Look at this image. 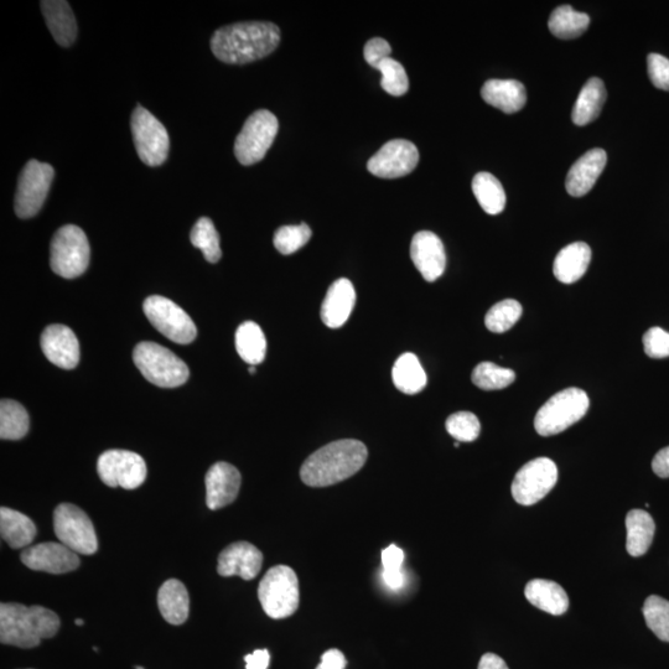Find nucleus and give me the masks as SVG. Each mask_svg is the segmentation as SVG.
<instances>
[{"label":"nucleus","instance_id":"1","mask_svg":"<svg viewBox=\"0 0 669 669\" xmlns=\"http://www.w3.org/2000/svg\"><path fill=\"white\" fill-rule=\"evenodd\" d=\"M280 43L276 24L247 22L227 25L215 31L212 53L222 62L245 65L271 55Z\"/></svg>","mask_w":669,"mask_h":669},{"label":"nucleus","instance_id":"2","mask_svg":"<svg viewBox=\"0 0 669 669\" xmlns=\"http://www.w3.org/2000/svg\"><path fill=\"white\" fill-rule=\"evenodd\" d=\"M367 456L366 445L359 440H337L311 454L300 469V477L310 487L336 485L359 473Z\"/></svg>","mask_w":669,"mask_h":669},{"label":"nucleus","instance_id":"3","mask_svg":"<svg viewBox=\"0 0 669 669\" xmlns=\"http://www.w3.org/2000/svg\"><path fill=\"white\" fill-rule=\"evenodd\" d=\"M60 619L44 606L17 603L0 605V641L3 645L34 648L60 630Z\"/></svg>","mask_w":669,"mask_h":669},{"label":"nucleus","instance_id":"4","mask_svg":"<svg viewBox=\"0 0 669 669\" xmlns=\"http://www.w3.org/2000/svg\"><path fill=\"white\" fill-rule=\"evenodd\" d=\"M133 360L145 380L155 386L175 388L189 380L186 363L157 342H140L134 349Z\"/></svg>","mask_w":669,"mask_h":669},{"label":"nucleus","instance_id":"5","mask_svg":"<svg viewBox=\"0 0 669 669\" xmlns=\"http://www.w3.org/2000/svg\"><path fill=\"white\" fill-rule=\"evenodd\" d=\"M589 406L588 394L579 388H567L543 404L534 418V428L542 437H552L584 418Z\"/></svg>","mask_w":669,"mask_h":669},{"label":"nucleus","instance_id":"6","mask_svg":"<svg viewBox=\"0 0 669 669\" xmlns=\"http://www.w3.org/2000/svg\"><path fill=\"white\" fill-rule=\"evenodd\" d=\"M264 613L280 620L297 613L300 603L299 580L287 565L269 569L258 588Z\"/></svg>","mask_w":669,"mask_h":669},{"label":"nucleus","instance_id":"7","mask_svg":"<svg viewBox=\"0 0 669 669\" xmlns=\"http://www.w3.org/2000/svg\"><path fill=\"white\" fill-rule=\"evenodd\" d=\"M90 243L86 233L75 225L61 227L51 241V269L62 278L82 276L90 264Z\"/></svg>","mask_w":669,"mask_h":669},{"label":"nucleus","instance_id":"8","mask_svg":"<svg viewBox=\"0 0 669 669\" xmlns=\"http://www.w3.org/2000/svg\"><path fill=\"white\" fill-rule=\"evenodd\" d=\"M279 129L278 119L272 112L261 110L251 114L235 142V155L242 165L261 162L272 147Z\"/></svg>","mask_w":669,"mask_h":669},{"label":"nucleus","instance_id":"9","mask_svg":"<svg viewBox=\"0 0 669 669\" xmlns=\"http://www.w3.org/2000/svg\"><path fill=\"white\" fill-rule=\"evenodd\" d=\"M54 531L59 541L77 554L92 556L98 549L91 518L72 503H61L54 512Z\"/></svg>","mask_w":669,"mask_h":669},{"label":"nucleus","instance_id":"10","mask_svg":"<svg viewBox=\"0 0 669 669\" xmlns=\"http://www.w3.org/2000/svg\"><path fill=\"white\" fill-rule=\"evenodd\" d=\"M55 170L48 163L30 160L19 176L17 194H15V214L20 219H31L39 214L51 184H53Z\"/></svg>","mask_w":669,"mask_h":669},{"label":"nucleus","instance_id":"11","mask_svg":"<svg viewBox=\"0 0 669 669\" xmlns=\"http://www.w3.org/2000/svg\"><path fill=\"white\" fill-rule=\"evenodd\" d=\"M143 310L150 324L175 344L188 345L196 339L193 319L170 299L153 295L145 300Z\"/></svg>","mask_w":669,"mask_h":669},{"label":"nucleus","instance_id":"12","mask_svg":"<svg viewBox=\"0 0 669 669\" xmlns=\"http://www.w3.org/2000/svg\"><path fill=\"white\" fill-rule=\"evenodd\" d=\"M132 133L139 158L144 164L159 167L167 160L170 147L167 129L142 106L133 112Z\"/></svg>","mask_w":669,"mask_h":669},{"label":"nucleus","instance_id":"13","mask_svg":"<svg viewBox=\"0 0 669 669\" xmlns=\"http://www.w3.org/2000/svg\"><path fill=\"white\" fill-rule=\"evenodd\" d=\"M558 481L556 463L538 458L523 465L512 482V496L523 506L536 505L553 490Z\"/></svg>","mask_w":669,"mask_h":669},{"label":"nucleus","instance_id":"14","mask_svg":"<svg viewBox=\"0 0 669 669\" xmlns=\"http://www.w3.org/2000/svg\"><path fill=\"white\" fill-rule=\"evenodd\" d=\"M97 473L107 486L134 490L147 479V464L133 451L108 450L98 458Z\"/></svg>","mask_w":669,"mask_h":669},{"label":"nucleus","instance_id":"15","mask_svg":"<svg viewBox=\"0 0 669 669\" xmlns=\"http://www.w3.org/2000/svg\"><path fill=\"white\" fill-rule=\"evenodd\" d=\"M419 163L416 145L409 140L394 139L368 160L367 169L382 179H397L411 174Z\"/></svg>","mask_w":669,"mask_h":669},{"label":"nucleus","instance_id":"16","mask_svg":"<svg viewBox=\"0 0 669 669\" xmlns=\"http://www.w3.org/2000/svg\"><path fill=\"white\" fill-rule=\"evenodd\" d=\"M22 562L36 572L65 574L80 567V558L62 543L48 542L25 549Z\"/></svg>","mask_w":669,"mask_h":669},{"label":"nucleus","instance_id":"17","mask_svg":"<svg viewBox=\"0 0 669 669\" xmlns=\"http://www.w3.org/2000/svg\"><path fill=\"white\" fill-rule=\"evenodd\" d=\"M411 258L414 266L429 283L443 276L446 254L442 240L430 231H420L413 237Z\"/></svg>","mask_w":669,"mask_h":669},{"label":"nucleus","instance_id":"18","mask_svg":"<svg viewBox=\"0 0 669 669\" xmlns=\"http://www.w3.org/2000/svg\"><path fill=\"white\" fill-rule=\"evenodd\" d=\"M41 349L55 366L72 370L80 362L79 340L70 328L54 324L48 326L41 335Z\"/></svg>","mask_w":669,"mask_h":669},{"label":"nucleus","instance_id":"19","mask_svg":"<svg viewBox=\"0 0 669 669\" xmlns=\"http://www.w3.org/2000/svg\"><path fill=\"white\" fill-rule=\"evenodd\" d=\"M263 554L248 542H236L223 549L217 564L221 577H240L252 580L261 572Z\"/></svg>","mask_w":669,"mask_h":669},{"label":"nucleus","instance_id":"20","mask_svg":"<svg viewBox=\"0 0 669 669\" xmlns=\"http://www.w3.org/2000/svg\"><path fill=\"white\" fill-rule=\"evenodd\" d=\"M242 477L235 466L228 463H216L207 471L206 505L212 511L230 505L237 499L241 489Z\"/></svg>","mask_w":669,"mask_h":669},{"label":"nucleus","instance_id":"21","mask_svg":"<svg viewBox=\"0 0 669 669\" xmlns=\"http://www.w3.org/2000/svg\"><path fill=\"white\" fill-rule=\"evenodd\" d=\"M356 292L349 279L336 280L321 305V320L330 329H339L349 320L355 308Z\"/></svg>","mask_w":669,"mask_h":669},{"label":"nucleus","instance_id":"22","mask_svg":"<svg viewBox=\"0 0 669 669\" xmlns=\"http://www.w3.org/2000/svg\"><path fill=\"white\" fill-rule=\"evenodd\" d=\"M608 155L603 149H591L579 158L570 168L565 188L568 194L574 197H582L594 188L596 180L603 173Z\"/></svg>","mask_w":669,"mask_h":669},{"label":"nucleus","instance_id":"23","mask_svg":"<svg viewBox=\"0 0 669 669\" xmlns=\"http://www.w3.org/2000/svg\"><path fill=\"white\" fill-rule=\"evenodd\" d=\"M481 97L507 114L521 111L527 102L526 88L517 80H489L482 86Z\"/></svg>","mask_w":669,"mask_h":669},{"label":"nucleus","instance_id":"24","mask_svg":"<svg viewBox=\"0 0 669 669\" xmlns=\"http://www.w3.org/2000/svg\"><path fill=\"white\" fill-rule=\"evenodd\" d=\"M44 18L56 43L69 48L75 43L77 24L70 4L64 0H45L41 2Z\"/></svg>","mask_w":669,"mask_h":669},{"label":"nucleus","instance_id":"25","mask_svg":"<svg viewBox=\"0 0 669 669\" xmlns=\"http://www.w3.org/2000/svg\"><path fill=\"white\" fill-rule=\"evenodd\" d=\"M591 261V250L584 242L570 243L554 259V276L564 284H573L584 277Z\"/></svg>","mask_w":669,"mask_h":669},{"label":"nucleus","instance_id":"26","mask_svg":"<svg viewBox=\"0 0 669 669\" xmlns=\"http://www.w3.org/2000/svg\"><path fill=\"white\" fill-rule=\"evenodd\" d=\"M526 599L539 610L554 616L567 613L569 598L565 590L556 582L534 579L525 589Z\"/></svg>","mask_w":669,"mask_h":669},{"label":"nucleus","instance_id":"27","mask_svg":"<svg viewBox=\"0 0 669 669\" xmlns=\"http://www.w3.org/2000/svg\"><path fill=\"white\" fill-rule=\"evenodd\" d=\"M160 614L170 625H183L190 613V598L185 585L170 579L162 585L158 593Z\"/></svg>","mask_w":669,"mask_h":669},{"label":"nucleus","instance_id":"28","mask_svg":"<svg viewBox=\"0 0 669 669\" xmlns=\"http://www.w3.org/2000/svg\"><path fill=\"white\" fill-rule=\"evenodd\" d=\"M626 549L631 557H642L650 549L656 525L650 513L632 510L626 516Z\"/></svg>","mask_w":669,"mask_h":669},{"label":"nucleus","instance_id":"29","mask_svg":"<svg viewBox=\"0 0 669 669\" xmlns=\"http://www.w3.org/2000/svg\"><path fill=\"white\" fill-rule=\"evenodd\" d=\"M0 532L10 548L29 546L36 537L35 523L28 516L12 508H0Z\"/></svg>","mask_w":669,"mask_h":669},{"label":"nucleus","instance_id":"30","mask_svg":"<svg viewBox=\"0 0 669 669\" xmlns=\"http://www.w3.org/2000/svg\"><path fill=\"white\" fill-rule=\"evenodd\" d=\"M606 101L604 82L593 77L583 86L573 108V122L577 126H586L599 117Z\"/></svg>","mask_w":669,"mask_h":669},{"label":"nucleus","instance_id":"31","mask_svg":"<svg viewBox=\"0 0 669 669\" xmlns=\"http://www.w3.org/2000/svg\"><path fill=\"white\" fill-rule=\"evenodd\" d=\"M394 386L406 394H417L427 386V373L416 355L407 352L394 363L392 368Z\"/></svg>","mask_w":669,"mask_h":669},{"label":"nucleus","instance_id":"32","mask_svg":"<svg viewBox=\"0 0 669 669\" xmlns=\"http://www.w3.org/2000/svg\"><path fill=\"white\" fill-rule=\"evenodd\" d=\"M236 350L241 359L251 366L259 365L266 359L267 340L261 326L246 321L236 331Z\"/></svg>","mask_w":669,"mask_h":669},{"label":"nucleus","instance_id":"33","mask_svg":"<svg viewBox=\"0 0 669 669\" xmlns=\"http://www.w3.org/2000/svg\"><path fill=\"white\" fill-rule=\"evenodd\" d=\"M473 191L481 209L489 215H499L506 207V193L500 180L490 173L476 174Z\"/></svg>","mask_w":669,"mask_h":669},{"label":"nucleus","instance_id":"34","mask_svg":"<svg viewBox=\"0 0 669 669\" xmlns=\"http://www.w3.org/2000/svg\"><path fill=\"white\" fill-rule=\"evenodd\" d=\"M589 24L588 14L577 12L570 5H562L552 13L548 27L557 38L570 40L582 36Z\"/></svg>","mask_w":669,"mask_h":669},{"label":"nucleus","instance_id":"35","mask_svg":"<svg viewBox=\"0 0 669 669\" xmlns=\"http://www.w3.org/2000/svg\"><path fill=\"white\" fill-rule=\"evenodd\" d=\"M30 420L28 412L22 404L3 399L0 403V438L3 440H20L29 432Z\"/></svg>","mask_w":669,"mask_h":669},{"label":"nucleus","instance_id":"36","mask_svg":"<svg viewBox=\"0 0 669 669\" xmlns=\"http://www.w3.org/2000/svg\"><path fill=\"white\" fill-rule=\"evenodd\" d=\"M191 243L199 248L207 262L217 263L222 257L219 232L209 217H201L195 223L190 235Z\"/></svg>","mask_w":669,"mask_h":669},{"label":"nucleus","instance_id":"37","mask_svg":"<svg viewBox=\"0 0 669 669\" xmlns=\"http://www.w3.org/2000/svg\"><path fill=\"white\" fill-rule=\"evenodd\" d=\"M471 380L481 390L499 391L515 382L516 373L492 362H481L475 367Z\"/></svg>","mask_w":669,"mask_h":669},{"label":"nucleus","instance_id":"38","mask_svg":"<svg viewBox=\"0 0 669 669\" xmlns=\"http://www.w3.org/2000/svg\"><path fill=\"white\" fill-rule=\"evenodd\" d=\"M522 305L517 300L506 299L497 303L486 314V328L495 334H503L517 324L522 316Z\"/></svg>","mask_w":669,"mask_h":669},{"label":"nucleus","instance_id":"39","mask_svg":"<svg viewBox=\"0 0 669 669\" xmlns=\"http://www.w3.org/2000/svg\"><path fill=\"white\" fill-rule=\"evenodd\" d=\"M642 611L648 629L658 639L669 642V601L657 595L648 596Z\"/></svg>","mask_w":669,"mask_h":669},{"label":"nucleus","instance_id":"40","mask_svg":"<svg viewBox=\"0 0 669 669\" xmlns=\"http://www.w3.org/2000/svg\"><path fill=\"white\" fill-rule=\"evenodd\" d=\"M376 70L382 74L381 86L388 95L403 96L406 95L409 88V80L403 65L392 57H386L375 66Z\"/></svg>","mask_w":669,"mask_h":669},{"label":"nucleus","instance_id":"41","mask_svg":"<svg viewBox=\"0 0 669 669\" xmlns=\"http://www.w3.org/2000/svg\"><path fill=\"white\" fill-rule=\"evenodd\" d=\"M311 235L313 232L307 223H300L298 226H283L274 233V247L279 253L289 256L307 245Z\"/></svg>","mask_w":669,"mask_h":669},{"label":"nucleus","instance_id":"42","mask_svg":"<svg viewBox=\"0 0 669 669\" xmlns=\"http://www.w3.org/2000/svg\"><path fill=\"white\" fill-rule=\"evenodd\" d=\"M446 430L458 442L471 443L479 438L481 424L474 413L458 412L451 414L446 420Z\"/></svg>","mask_w":669,"mask_h":669},{"label":"nucleus","instance_id":"43","mask_svg":"<svg viewBox=\"0 0 669 669\" xmlns=\"http://www.w3.org/2000/svg\"><path fill=\"white\" fill-rule=\"evenodd\" d=\"M403 562L404 552L394 544L382 552L383 580L392 590L401 589L404 584Z\"/></svg>","mask_w":669,"mask_h":669},{"label":"nucleus","instance_id":"44","mask_svg":"<svg viewBox=\"0 0 669 669\" xmlns=\"http://www.w3.org/2000/svg\"><path fill=\"white\" fill-rule=\"evenodd\" d=\"M643 347L651 359L669 357V333L661 328H651L643 335Z\"/></svg>","mask_w":669,"mask_h":669},{"label":"nucleus","instance_id":"45","mask_svg":"<svg viewBox=\"0 0 669 669\" xmlns=\"http://www.w3.org/2000/svg\"><path fill=\"white\" fill-rule=\"evenodd\" d=\"M648 75L653 86L660 90L669 91V60L660 54H650L647 57Z\"/></svg>","mask_w":669,"mask_h":669},{"label":"nucleus","instance_id":"46","mask_svg":"<svg viewBox=\"0 0 669 669\" xmlns=\"http://www.w3.org/2000/svg\"><path fill=\"white\" fill-rule=\"evenodd\" d=\"M392 49L391 45L388 44V41L382 38H373L363 49V55H365V60L370 66H375L377 62L386 59V57H391Z\"/></svg>","mask_w":669,"mask_h":669},{"label":"nucleus","instance_id":"47","mask_svg":"<svg viewBox=\"0 0 669 669\" xmlns=\"http://www.w3.org/2000/svg\"><path fill=\"white\" fill-rule=\"evenodd\" d=\"M346 663L344 653L333 648L321 656L320 665L316 669H345Z\"/></svg>","mask_w":669,"mask_h":669},{"label":"nucleus","instance_id":"48","mask_svg":"<svg viewBox=\"0 0 669 669\" xmlns=\"http://www.w3.org/2000/svg\"><path fill=\"white\" fill-rule=\"evenodd\" d=\"M652 470L661 479H669V446L658 451L653 458Z\"/></svg>","mask_w":669,"mask_h":669},{"label":"nucleus","instance_id":"49","mask_svg":"<svg viewBox=\"0 0 669 669\" xmlns=\"http://www.w3.org/2000/svg\"><path fill=\"white\" fill-rule=\"evenodd\" d=\"M246 669H267L271 655L267 650H257L245 657Z\"/></svg>","mask_w":669,"mask_h":669},{"label":"nucleus","instance_id":"50","mask_svg":"<svg viewBox=\"0 0 669 669\" xmlns=\"http://www.w3.org/2000/svg\"><path fill=\"white\" fill-rule=\"evenodd\" d=\"M477 669H510L506 665V662L502 660L500 656L495 655V653H485L481 657L479 668Z\"/></svg>","mask_w":669,"mask_h":669},{"label":"nucleus","instance_id":"51","mask_svg":"<svg viewBox=\"0 0 669 669\" xmlns=\"http://www.w3.org/2000/svg\"><path fill=\"white\" fill-rule=\"evenodd\" d=\"M75 624H76L77 626H82V625L85 624V621H84V620H81V619H77V620L75 621Z\"/></svg>","mask_w":669,"mask_h":669},{"label":"nucleus","instance_id":"52","mask_svg":"<svg viewBox=\"0 0 669 669\" xmlns=\"http://www.w3.org/2000/svg\"><path fill=\"white\" fill-rule=\"evenodd\" d=\"M250 373L251 375H254V373H256V367L250 366Z\"/></svg>","mask_w":669,"mask_h":669},{"label":"nucleus","instance_id":"53","mask_svg":"<svg viewBox=\"0 0 669 669\" xmlns=\"http://www.w3.org/2000/svg\"><path fill=\"white\" fill-rule=\"evenodd\" d=\"M136 669H145L144 667L137 666Z\"/></svg>","mask_w":669,"mask_h":669}]
</instances>
